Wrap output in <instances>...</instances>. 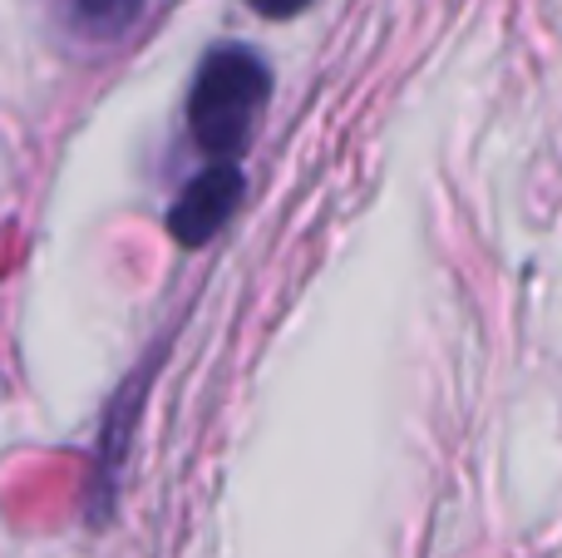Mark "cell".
<instances>
[{"mask_svg": "<svg viewBox=\"0 0 562 558\" xmlns=\"http://www.w3.org/2000/svg\"><path fill=\"white\" fill-rule=\"evenodd\" d=\"M272 94V69L243 45H223L203 59L193 79V99H188V119H193V138L213 158H233L237 148L252 138L257 119Z\"/></svg>", "mask_w": 562, "mask_h": 558, "instance_id": "6da1fadb", "label": "cell"}, {"mask_svg": "<svg viewBox=\"0 0 562 558\" xmlns=\"http://www.w3.org/2000/svg\"><path fill=\"white\" fill-rule=\"evenodd\" d=\"M237 198H243V174H237L233 164H217V168L198 174L193 183L183 188L178 208L168 213V227L178 233V243L183 247H198V243H207L227 217H233Z\"/></svg>", "mask_w": 562, "mask_h": 558, "instance_id": "7a4b0ae2", "label": "cell"}, {"mask_svg": "<svg viewBox=\"0 0 562 558\" xmlns=\"http://www.w3.org/2000/svg\"><path fill=\"white\" fill-rule=\"evenodd\" d=\"M55 10L79 40H119L138 20L144 0H55Z\"/></svg>", "mask_w": 562, "mask_h": 558, "instance_id": "3957f363", "label": "cell"}, {"mask_svg": "<svg viewBox=\"0 0 562 558\" xmlns=\"http://www.w3.org/2000/svg\"><path fill=\"white\" fill-rule=\"evenodd\" d=\"M247 5L267 20H286V15H296V10H306V0H247Z\"/></svg>", "mask_w": 562, "mask_h": 558, "instance_id": "277c9868", "label": "cell"}]
</instances>
